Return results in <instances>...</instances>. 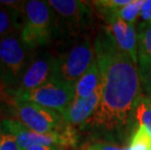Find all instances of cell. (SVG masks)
<instances>
[{"instance_id": "7a4b0ae2", "label": "cell", "mask_w": 151, "mask_h": 150, "mask_svg": "<svg viewBox=\"0 0 151 150\" xmlns=\"http://www.w3.org/2000/svg\"><path fill=\"white\" fill-rule=\"evenodd\" d=\"M56 27V14L47 1L24 2V19L20 36L28 50L47 46Z\"/></svg>"}, {"instance_id": "3957f363", "label": "cell", "mask_w": 151, "mask_h": 150, "mask_svg": "<svg viewBox=\"0 0 151 150\" xmlns=\"http://www.w3.org/2000/svg\"><path fill=\"white\" fill-rule=\"evenodd\" d=\"M95 60V47L91 38L79 36L57 58L58 78L75 85Z\"/></svg>"}, {"instance_id": "d4e9b609", "label": "cell", "mask_w": 151, "mask_h": 150, "mask_svg": "<svg viewBox=\"0 0 151 150\" xmlns=\"http://www.w3.org/2000/svg\"><path fill=\"white\" fill-rule=\"evenodd\" d=\"M0 85H2V84H1V82H0Z\"/></svg>"}, {"instance_id": "8992f818", "label": "cell", "mask_w": 151, "mask_h": 150, "mask_svg": "<svg viewBox=\"0 0 151 150\" xmlns=\"http://www.w3.org/2000/svg\"><path fill=\"white\" fill-rule=\"evenodd\" d=\"M27 50L17 32L0 38V82L6 86L19 85L27 65Z\"/></svg>"}, {"instance_id": "ba28073f", "label": "cell", "mask_w": 151, "mask_h": 150, "mask_svg": "<svg viewBox=\"0 0 151 150\" xmlns=\"http://www.w3.org/2000/svg\"><path fill=\"white\" fill-rule=\"evenodd\" d=\"M58 78L57 58L43 52L32 58L25 67L18 87L11 92H27Z\"/></svg>"}, {"instance_id": "44dd1931", "label": "cell", "mask_w": 151, "mask_h": 150, "mask_svg": "<svg viewBox=\"0 0 151 150\" xmlns=\"http://www.w3.org/2000/svg\"><path fill=\"white\" fill-rule=\"evenodd\" d=\"M139 19V24H151V0H144Z\"/></svg>"}, {"instance_id": "7c38bea8", "label": "cell", "mask_w": 151, "mask_h": 150, "mask_svg": "<svg viewBox=\"0 0 151 150\" xmlns=\"http://www.w3.org/2000/svg\"><path fill=\"white\" fill-rule=\"evenodd\" d=\"M24 2L0 1V38L22 28Z\"/></svg>"}, {"instance_id": "9a60e30c", "label": "cell", "mask_w": 151, "mask_h": 150, "mask_svg": "<svg viewBox=\"0 0 151 150\" xmlns=\"http://www.w3.org/2000/svg\"><path fill=\"white\" fill-rule=\"evenodd\" d=\"M137 70H139L140 88L144 91L146 95L151 98V58L139 51Z\"/></svg>"}, {"instance_id": "9c48e42d", "label": "cell", "mask_w": 151, "mask_h": 150, "mask_svg": "<svg viewBox=\"0 0 151 150\" xmlns=\"http://www.w3.org/2000/svg\"><path fill=\"white\" fill-rule=\"evenodd\" d=\"M48 4L70 29L82 31L93 23V11L89 2L79 0H50Z\"/></svg>"}, {"instance_id": "5bb4252c", "label": "cell", "mask_w": 151, "mask_h": 150, "mask_svg": "<svg viewBox=\"0 0 151 150\" xmlns=\"http://www.w3.org/2000/svg\"><path fill=\"white\" fill-rule=\"evenodd\" d=\"M134 118L137 125L144 126L151 133V98L140 94L134 106Z\"/></svg>"}, {"instance_id": "7402d4cb", "label": "cell", "mask_w": 151, "mask_h": 150, "mask_svg": "<svg viewBox=\"0 0 151 150\" xmlns=\"http://www.w3.org/2000/svg\"><path fill=\"white\" fill-rule=\"evenodd\" d=\"M87 150H128V147H121L107 142H97L89 145Z\"/></svg>"}, {"instance_id": "52a82bcc", "label": "cell", "mask_w": 151, "mask_h": 150, "mask_svg": "<svg viewBox=\"0 0 151 150\" xmlns=\"http://www.w3.org/2000/svg\"><path fill=\"white\" fill-rule=\"evenodd\" d=\"M15 115L27 129L40 133H49L66 129L69 125L62 113L29 101L13 100Z\"/></svg>"}, {"instance_id": "2e32d148", "label": "cell", "mask_w": 151, "mask_h": 150, "mask_svg": "<svg viewBox=\"0 0 151 150\" xmlns=\"http://www.w3.org/2000/svg\"><path fill=\"white\" fill-rule=\"evenodd\" d=\"M143 3L144 0H132L129 4L123 6V7H121L120 9L112 13L120 20L126 22V23L132 25H134L137 19L139 18L140 10Z\"/></svg>"}, {"instance_id": "603a6c76", "label": "cell", "mask_w": 151, "mask_h": 150, "mask_svg": "<svg viewBox=\"0 0 151 150\" xmlns=\"http://www.w3.org/2000/svg\"><path fill=\"white\" fill-rule=\"evenodd\" d=\"M25 150H60V147L55 145H33Z\"/></svg>"}, {"instance_id": "d6986e66", "label": "cell", "mask_w": 151, "mask_h": 150, "mask_svg": "<svg viewBox=\"0 0 151 150\" xmlns=\"http://www.w3.org/2000/svg\"><path fill=\"white\" fill-rule=\"evenodd\" d=\"M131 1L132 0H99V1H93L92 3H94V5L99 9V11L107 15L129 4Z\"/></svg>"}, {"instance_id": "ac0fdd59", "label": "cell", "mask_w": 151, "mask_h": 150, "mask_svg": "<svg viewBox=\"0 0 151 150\" xmlns=\"http://www.w3.org/2000/svg\"><path fill=\"white\" fill-rule=\"evenodd\" d=\"M139 51L151 58V24H139L137 28Z\"/></svg>"}, {"instance_id": "e0dca14e", "label": "cell", "mask_w": 151, "mask_h": 150, "mask_svg": "<svg viewBox=\"0 0 151 150\" xmlns=\"http://www.w3.org/2000/svg\"><path fill=\"white\" fill-rule=\"evenodd\" d=\"M128 150H151V133L144 126H139L132 136Z\"/></svg>"}, {"instance_id": "277c9868", "label": "cell", "mask_w": 151, "mask_h": 150, "mask_svg": "<svg viewBox=\"0 0 151 150\" xmlns=\"http://www.w3.org/2000/svg\"><path fill=\"white\" fill-rule=\"evenodd\" d=\"M16 100L29 101L63 113L74 100L75 85L59 78L27 92H11Z\"/></svg>"}, {"instance_id": "6da1fadb", "label": "cell", "mask_w": 151, "mask_h": 150, "mask_svg": "<svg viewBox=\"0 0 151 150\" xmlns=\"http://www.w3.org/2000/svg\"><path fill=\"white\" fill-rule=\"evenodd\" d=\"M94 47L101 72L102 97L86 124L108 131L117 130L129 121L141 94L137 65L118 49L105 28L98 34Z\"/></svg>"}, {"instance_id": "30bf717a", "label": "cell", "mask_w": 151, "mask_h": 150, "mask_svg": "<svg viewBox=\"0 0 151 150\" xmlns=\"http://www.w3.org/2000/svg\"><path fill=\"white\" fill-rule=\"evenodd\" d=\"M107 27L105 30L113 40L118 49L129 56L137 65L139 60V41L134 25L120 20L113 13L106 15Z\"/></svg>"}, {"instance_id": "ffe728a7", "label": "cell", "mask_w": 151, "mask_h": 150, "mask_svg": "<svg viewBox=\"0 0 151 150\" xmlns=\"http://www.w3.org/2000/svg\"><path fill=\"white\" fill-rule=\"evenodd\" d=\"M0 150H22L19 146L17 140L10 133H2L0 141Z\"/></svg>"}, {"instance_id": "8fae6325", "label": "cell", "mask_w": 151, "mask_h": 150, "mask_svg": "<svg viewBox=\"0 0 151 150\" xmlns=\"http://www.w3.org/2000/svg\"><path fill=\"white\" fill-rule=\"evenodd\" d=\"M102 97L101 82L94 94L87 98H74L68 107L62 113L63 120L68 125L85 124L94 115Z\"/></svg>"}, {"instance_id": "cb8c5ba5", "label": "cell", "mask_w": 151, "mask_h": 150, "mask_svg": "<svg viewBox=\"0 0 151 150\" xmlns=\"http://www.w3.org/2000/svg\"><path fill=\"white\" fill-rule=\"evenodd\" d=\"M3 132H1V127H0V141H1V136H2Z\"/></svg>"}, {"instance_id": "4fadbf2b", "label": "cell", "mask_w": 151, "mask_h": 150, "mask_svg": "<svg viewBox=\"0 0 151 150\" xmlns=\"http://www.w3.org/2000/svg\"><path fill=\"white\" fill-rule=\"evenodd\" d=\"M99 84H101V72L96 59L88 70L75 83L74 98H83L91 95L98 89Z\"/></svg>"}, {"instance_id": "5b68a950", "label": "cell", "mask_w": 151, "mask_h": 150, "mask_svg": "<svg viewBox=\"0 0 151 150\" xmlns=\"http://www.w3.org/2000/svg\"><path fill=\"white\" fill-rule=\"evenodd\" d=\"M0 127L3 133L14 136L22 150L33 145L74 146L77 142L76 133L69 126L59 132L40 133L27 129L18 120L3 119L0 122Z\"/></svg>"}]
</instances>
